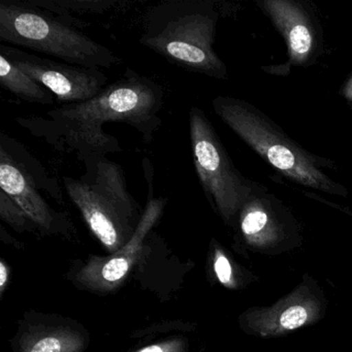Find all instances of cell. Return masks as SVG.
<instances>
[{"label":"cell","mask_w":352,"mask_h":352,"mask_svg":"<svg viewBox=\"0 0 352 352\" xmlns=\"http://www.w3.org/2000/svg\"><path fill=\"white\" fill-rule=\"evenodd\" d=\"M164 102V89L157 82L126 67L120 79L91 100L18 117L16 122L56 151L75 154L82 162L88 156L123 151L118 139L104 131L108 123L129 125L145 143H151L162 124Z\"/></svg>","instance_id":"cell-1"},{"label":"cell","mask_w":352,"mask_h":352,"mask_svg":"<svg viewBox=\"0 0 352 352\" xmlns=\"http://www.w3.org/2000/svg\"><path fill=\"white\" fill-rule=\"evenodd\" d=\"M220 13L213 0H168L147 10L140 44L191 73L217 80L228 67L215 49Z\"/></svg>","instance_id":"cell-2"},{"label":"cell","mask_w":352,"mask_h":352,"mask_svg":"<svg viewBox=\"0 0 352 352\" xmlns=\"http://www.w3.org/2000/svg\"><path fill=\"white\" fill-rule=\"evenodd\" d=\"M212 107L218 117L270 166L292 182L329 195H348L324 168H333L331 160L314 155L300 147L259 109L230 96H216Z\"/></svg>","instance_id":"cell-3"},{"label":"cell","mask_w":352,"mask_h":352,"mask_svg":"<svg viewBox=\"0 0 352 352\" xmlns=\"http://www.w3.org/2000/svg\"><path fill=\"white\" fill-rule=\"evenodd\" d=\"M81 162L83 174L79 178L63 176V186L88 228L114 254L135 234L144 210L129 193L118 164L100 155L88 156Z\"/></svg>","instance_id":"cell-4"},{"label":"cell","mask_w":352,"mask_h":352,"mask_svg":"<svg viewBox=\"0 0 352 352\" xmlns=\"http://www.w3.org/2000/svg\"><path fill=\"white\" fill-rule=\"evenodd\" d=\"M0 41L88 69H112L122 63L110 49L32 1L0 3Z\"/></svg>","instance_id":"cell-5"},{"label":"cell","mask_w":352,"mask_h":352,"mask_svg":"<svg viewBox=\"0 0 352 352\" xmlns=\"http://www.w3.org/2000/svg\"><path fill=\"white\" fill-rule=\"evenodd\" d=\"M189 137L195 172L204 195L226 222H232L254 181L243 176L201 109L189 111Z\"/></svg>","instance_id":"cell-6"},{"label":"cell","mask_w":352,"mask_h":352,"mask_svg":"<svg viewBox=\"0 0 352 352\" xmlns=\"http://www.w3.org/2000/svg\"><path fill=\"white\" fill-rule=\"evenodd\" d=\"M0 189L42 230L52 232L65 226L63 216L44 197L63 204L58 181L21 142L5 133H0Z\"/></svg>","instance_id":"cell-7"},{"label":"cell","mask_w":352,"mask_h":352,"mask_svg":"<svg viewBox=\"0 0 352 352\" xmlns=\"http://www.w3.org/2000/svg\"><path fill=\"white\" fill-rule=\"evenodd\" d=\"M0 54L50 90L63 104L91 100L108 86L109 77L100 69L38 56L6 44L0 45Z\"/></svg>","instance_id":"cell-8"},{"label":"cell","mask_w":352,"mask_h":352,"mask_svg":"<svg viewBox=\"0 0 352 352\" xmlns=\"http://www.w3.org/2000/svg\"><path fill=\"white\" fill-rule=\"evenodd\" d=\"M256 3L279 30L287 47V63L276 67L275 73L286 75L292 67L316 63L323 50L322 30L306 3L296 0H258Z\"/></svg>","instance_id":"cell-9"},{"label":"cell","mask_w":352,"mask_h":352,"mask_svg":"<svg viewBox=\"0 0 352 352\" xmlns=\"http://www.w3.org/2000/svg\"><path fill=\"white\" fill-rule=\"evenodd\" d=\"M143 170L144 177L147 182L148 199L137 230L129 243L118 252L114 253L109 258L104 259V261L102 259L96 261V263H100V265L94 263L92 267H87L92 279L100 281V283H117L126 276L131 265L141 251L144 240L151 232L153 226L157 223L166 209V199L162 197H156L154 195V170L151 162L148 158L143 160Z\"/></svg>","instance_id":"cell-10"},{"label":"cell","mask_w":352,"mask_h":352,"mask_svg":"<svg viewBox=\"0 0 352 352\" xmlns=\"http://www.w3.org/2000/svg\"><path fill=\"white\" fill-rule=\"evenodd\" d=\"M287 210L267 187L253 183V188L239 211L241 230L247 240L265 243L282 238Z\"/></svg>","instance_id":"cell-11"},{"label":"cell","mask_w":352,"mask_h":352,"mask_svg":"<svg viewBox=\"0 0 352 352\" xmlns=\"http://www.w3.org/2000/svg\"><path fill=\"white\" fill-rule=\"evenodd\" d=\"M0 86L24 102L50 106L55 96L50 90L0 54Z\"/></svg>","instance_id":"cell-12"},{"label":"cell","mask_w":352,"mask_h":352,"mask_svg":"<svg viewBox=\"0 0 352 352\" xmlns=\"http://www.w3.org/2000/svg\"><path fill=\"white\" fill-rule=\"evenodd\" d=\"M310 319V302L298 298H288L277 308L270 309L258 321L263 333L292 331L306 324Z\"/></svg>","instance_id":"cell-13"},{"label":"cell","mask_w":352,"mask_h":352,"mask_svg":"<svg viewBox=\"0 0 352 352\" xmlns=\"http://www.w3.org/2000/svg\"><path fill=\"white\" fill-rule=\"evenodd\" d=\"M80 344L73 336L52 333L36 339L28 352H77Z\"/></svg>","instance_id":"cell-14"},{"label":"cell","mask_w":352,"mask_h":352,"mask_svg":"<svg viewBox=\"0 0 352 352\" xmlns=\"http://www.w3.org/2000/svg\"><path fill=\"white\" fill-rule=\"evenodd\" d=\"M0 217L15 228H24L28 224H34L26 215L25 212L1 189H0Z\"/></svg>","instance_id":"cell-15"},{"label":"cell","mask_w":352,"mask_h":352,"mask_svg":"<svg viewBox=\"0 0 352 352\" xmlns=\"http://www.w3.org/2000/svg\"><path fill=\"white\" fill-rule=\"evenodd\" d=\"M214 270L218 280L224 285H228L232 280V265L230 261L226 258V255L222 254L220 251L216 253L215 263H214Z\"/></svg>","instance_id":"cell-16"},{"label":"cell","mask_w":352,"mask_h":352,"mask_svg":"<svg viewBox=\"0 0 352 352\" xmlns=\"http://www.w3.org/2000/svg\"><path fill=\"white\" fill-rule=\"evenodd\" d=\"M340 94H341L348 102H351L352 104V74L350 75V77L348 78L344 86H342L341 90H340Z\"/></svg>","instance_id":"cell-17"},{"label":"cell","mask_w":352,"mask_h":352,"mask_svg":"<svg viewBox=\"0 0 352 352\" xmlns=\"http://www.w3.org/2000/svg\"><path fill=\"white\" fill-rule=\"evenodd\" d=\"M9 271L8 267H6L5 263H0V288H1V292L5 289L6 284H7L8 279H9Z\"/></svg>","instance_id":"cell-18"},{"label":"cell","mask_w":352,"mask_h":352,"mask_svg":"<svg viewBox=\"0 0 352 352\" xmlns=\"http://www.w3.org/2000/svg\"><path fill=\"white\" fill-rule=\"evenodd\" d=\"M139 352H172V348L164 344V345H151L140 350Z\"/></svg>","instance_id":"cell-19"}]
</instances>
